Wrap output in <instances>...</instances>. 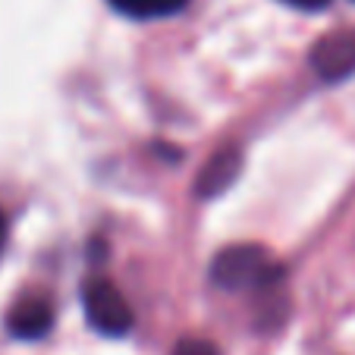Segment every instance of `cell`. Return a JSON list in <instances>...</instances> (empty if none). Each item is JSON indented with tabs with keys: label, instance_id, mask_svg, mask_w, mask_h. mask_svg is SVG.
I'll use <instances>...</instances> for the list:
<instances>
[{
	"label": "cell",
	"instance_id": "cell-4",
	"mask_svg": "<svg viewBox=\"0 0 355 355\" xmlns=\"http://www.w3.org/2000/svg\"><path fill=\"white\" fill-rule=\"evenodd\" d=\"M7 324H10V334L19 336V340H38V336H44L51 330L54 311H51V305L44 299H19L10 309Z\"/></svg>",
	"mask_w": 355,
	"mask_h": 355
},
{
	"label": "cell",
	"instance_id": "cell-9",
	"mask_svg": "<svg viewBox=\"0 0 355 355\" xmlns=\"http://www.w3.org/2000/svg\"><path fill=\"white\" fill-rule=\"evenodd\" d=\"M3 239H7V220H3V211H0V248H3Z\"/></svg>",
	"mask_w": 355,
	"mask_h": 355
},
{
	"label": "cell",
	"instance_id": "cell-8",
	"mask_svg": "<svg viewBox=\"0 0 355 355\" xmlns=\"http://www.w3.org/2000/svg\"><path fill=\"white\" fill-rule=\"evenodd\" d=\"M283 3H289L295 10H324L330 0H283Z\"/></svg>",
	"mask_w": 355,
	"mask_h": 355
},
{
	"label": "cell",
	"instance_id": "cell-2",
	"mask_svg": "<svg viewBox=\"0 0 355 355\" xmlns=\"http://www.w3.org/2000/svg\"><path fill=\"white\" fill-rule=\"evenodd\" d=\"M82 302H85L88 324L98 334L123 336L132 330V309L110 280H88L85 289H82Z\"/></svg>",
	"mask_w": 355,
	"mask_h": 355
},
{
	"label": "cell",
	"instance_id": "cell-6",
	"mask_svg": "<svg viewBox=\"0 0 355 355\" xmlns=\"http://www.w3.org/2000/svg\"><path fill=\"white\" fill-rule=\"evenodd\" d=\"M189 0H110V7L132 19H164L180 10H186Z\"/></svg>",
	"mask_w": 355,
	"mask_h": 355
},
{
	"label": "cell",
	"instance_id": "cell-3",
	"mask_svg": "<svg viewBox=\"0 0 355 355\" xmlns=\"http://www.w3.org/2000/svg\"><path fill=\"white\" fill-rule=\"evenodd\" d=\"M311 67L327 82H340L355 73V32H336L321 38L311 51Z\"/></svg>",
	"mask_w": 355,
	"mask_h": 355
},
{
	"label": "cell",
	"instance_id": "cell-7",
	"mask_svg": "<svg viewBox=\"0 0 355 355\" xmlns=\"http://www.w3.org/2000/svg\"><path fill=\"white\" fill-rule=\"evenodd\" d=\"M173 355H217V346L208 340H182Z\"/></svg>",
	"mask_w": 355,
	"mask_h": 355
},
{
	"label": "cell",
	"instance_id": "cell-1",
	"mask_svg": "<svg viewBox=\"0 0 355 355\" xmlns=\"http://www.w3.org/2000/svg\"><path fill=\"white\" fill-rule=\"evenodd\" d=\"M280 264L268 255V248L258 245H230L211 264V280L220 289L252 293L280 280Z\"/></svg>",
	"mask_w": 355,
	"mask_h": 355
},
{
	"label": "cell",
	"instance_id": "cell-5",
	"mask_svg": "<svg viewBox=\"0 0 355 355\" xmlns=\"http://www.w3.org/2000/svg\"><path fill=\"white\" fill-rule=\"evenodd\" d=\"M236 170H239V155L236 151H220L208 167L201 170V182H198V192L201 195H220L230 182L236 180Z\"/></svg>",
	"mask_w": 355,
	"mask_h": 355
}]
</instances>
